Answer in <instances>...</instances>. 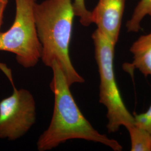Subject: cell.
<instances>
[{"mask_svg":"<svg viewBox=\"0 0 151 151\" xmlns=\"http://www.w3.org/2000/svg\"><path fill=\"white\" fill-rule=\"evenodd\" d=\"M92 38L100 80L99 101L107 109L108 132L115 133L122 126L128 128L133 125L134 117L126 107L116 81L114 70L116 43L97 29Z\"/></svg>","mask_w":151,"mask_h":151,"instance_id":"cell-3","label":"cell"},{"mask_svg":"<svg viewBox=\"0 0 151 151\" xmlns=\"http://www.w3.org/2000/svg\"><path fill=\"white\" fill-rule=\"evenodd\" d=\"M35 0H15L16 14L11 27L0 34V51L16 55L19 65L25 68L34 67L42 55L34 15Z\"/></svg>","mask_w":151,"mask_h":151,"instance_id":"cell-4","label":"cell"},{"mask_svg":"<svg viewBox=\"0 0 151 151\" xmlns=\"http://www.w3.org/2000/svg\"><path fill=\"white\" fill-rule=\"evenodd\" d=\"M36 120L35 101L25 89L14 91L0 101V138L15 140L25 135Z\"/></svg>","mask_w":151,"mask_h":151,"instance_id":"cell-5","label":"cell"},{"mask_svg":"<svg viewBox=\"0 0 151 151\" xmlns=\"http://www.w3.org/2000/svg\"><path fill=\"white\" fill-rule=\"evenodd\" d=\"M149 15L151 17V0H140L135 8L130 19L127 23L129 32H138L143 18Z\"/></svg>","mask_w":151,"mask_h":151,"instance_id":"cell-9","label":"cell"},{"mask_svg":"<svg viewBox=\"0 0 151 151\" xmlns=\"http://www.w3.org/2000/svg\"><path fill=\"white\" fill-rule=\"evenodd\" d=\"M125 0H99L91 12L92 23L113 42L118 41Z\"/></svg>","mask_w":151,"mask_h":151,"instance_id":"cell-6","label":"cell"},{"mask_svg":"<svg viewBox=\"0 0 151 151\" xmlns=\"http://www.w3.org/2000/svg\"><path fill=\"white\" fill-rule=\"evenodd\" d=\"M8 4V0H0V29L2 23L4 11ZM1 32H0V34Z\"/></svg>","mask_w":151,"mask_h":151,"instance_id":"cell-12","label":"cell"},{"mask_svg":"<svg viewBox=\"0 0 151 151\" xmlns=\"http://www.w3.org/2000/svg\"><path fill=\"white\" fill-rule=\"evenodd\" d=\"M130 138L132 151H151V135L134 124L128 128Z\"/></svg>","mask_w":151,"mask_h":151,"instance_id":"cell-8","label":"cell"},{"mask_svg":"<svg viewBox=\"0 0 151 151\" xmlns=\"http://www.w3.org/2000/svg\"><path fill=\"white\" fill-rule=\"evenodd\" d=\"M133 60L129 65H124L125 70L137 69L145 77H151V32L140 36L130 49Z\"/></svg>","mask_w":151,"mask_h":151,"instance_id":"cell-7","label":"cell"},{"mask_svg":"<svg viewBox=\"0 0 151 151\" xmlns=\"http://www.w3.org/2000/svg\"><path fill=\"white\" fill-rule=\"evenodd\" d=\"M38 38L42 45L41 60L51 68L58 62L70 86L85 82L75 70L70 56V45L75 16L72 0H45L34 6Z\"/></svg>","mask_w":151,"mask_h":151,"instance_id":"cell-2","label":"cell"},{"mask_svg":"<svg viewBox=\"0 0 151 151\" xmlns=\"http://www.w3.org/2000/svg\"><path fill=\"white\" fill-rule=\"evenodd\" d=\"M134 117V125L145 130L151 135V104L145 113L137 114Z\"/></svg>","mask_w":151,"mask_h":151,"instance_id":"cell-11","label":"cell"},{"mask_svg":"<svg viewBox=\"0 0 151 151\" xmlns=\"http://www.w3.org/2000/svg\"><path fill=\"white\" fill-rule=\"evenodd\" d=\"M72 5L75 15L80 17L81 24L85 27L89 26L92 23L91 12L87 10L85 0H74Z\"/></svg>","mask_w":151,"mask_h":151,"instance_id":"cell-10","label":"cell"},{"mask_svg":"<svg viewBox=\"0 0 151 151\" xmlns=\"http://www.w3.org/2000/svg\"><path fill=\"white\" fill-rule=\"evenodd\" d=\"M51 68L53 76L50 87L54 93V110L48 129L38 139V151L50 150L73 139L100 143L114 151H122L123 147L117 140L99 133L82 113L58 62L54 61Z\"/></svg>","mask_w":151,"mask_h":151,"instance_id":"cell-1","label":"cell"}]
</instances>
